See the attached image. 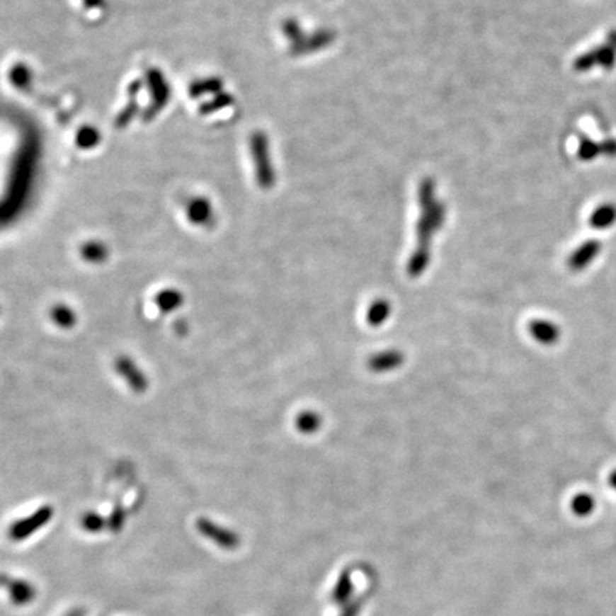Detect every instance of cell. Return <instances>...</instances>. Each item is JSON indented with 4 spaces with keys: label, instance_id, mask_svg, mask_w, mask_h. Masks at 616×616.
<instances>
[{
    "label": "cell",
    "instance_id": "6da1fadb",
    "mask_svg": "<svg viewBox=\"0 0 616 616\" xmlns=\"http://www.w3.org/2000/svg\"><path fill=\"white\" fill-rule=\"evenodd\" d=\"M50 518H52V509L49 506L40 508L33 513V515L15 523L9 530V537L16 542L28 540L33 532L45 527L50 521Z\"/></svg>",
    "mask_w": 616,
    "mask_h": 616
},
{
    "label": "cell",
    "instance_id": "7a4b0ae2",
    "mask_svg": "<svg viewBox=\"0 0 616 616\" xmlns=\"http://www.w3.org/2000/svg\"><path fill=\"white\" fill-rule=\"evenodd\" d=\"M197 528H198L201 535H204L205 538L210 540L216 545H219L222 549L234 551L241 544V541L236 532H233L232 530L223 528V527H220L209 520H200L197 524Z\"/></svg>",
    "mask_w": 616,
    "mask_h": 616
},
{
    "label": "cell",
    "instance_id": "3957f363",
    "mask_svg": "<svg viewBox=\"0 0 616 616\" xmlns=\"http://www.w3.org/2000/svg\"><path fill=\"white\" fill-rule=\"evenodd\" d=\"M616 63V49L610 45L599 46L582 56H579L574 62V67L578 72H588L595 66H602L605 69H612Z\"/></svg>",
    "mask_w": 616,
    "mask_h": 616
},
{
    "label": "cell",
    "instance_id": "277c9868",
    "mask_svg": "<svg viewBox=\"0 0 616 616\" xmlns=\"http://www.w3.org/2000/svg\"><path fill=\"white\" fill-rule=\"evenodd\" d=\"M4 586H6L9 599L16 606H26L32 603L36 599L38 591L33 583H30L26 579H15V578H6L5 575L0 576Z\"/></svg>",
    "mask_w": 616,
    "mask_h": 616
},
{
    "label": "cell",
    "instance_id": "5b68a950",
    "mask_svg": "<svg viewBox=\"0 0 616 616\" xmlns=\"http://www.w3.org/2000/svg\"><path fill=\"white\" fill-rule=\"evenodd\" d=\"M600 243L598 240H588L581 244L568 258V267L574 271L586 268L599 254Z\"/></svg>",
    "mask_w": 616,
    "mask_h": 616
},
{
    "label": "cell",
    "instance_id": "8992f818",
    "mask_svg": "<svg viewBox=\"0 0 616 616\" xmlns=\"http://www.w3.org/2000/svg\"><path fill=\"white\" fill-rule=\"evenodd\" d=\"M354 591H355V586H354V582H353L351 571L350 569H344L340 574V576H338V579H337V582H336V585H334V588L331 591L330 599H331V602L334 605L343 608L344 605H347L350 600L354 599L353 598L354 596Z\"/></svg>",
    "mask_w": 616,
    "mask_h": 616
},
{
    "label": "cell",
    "instance_id": "52a82bcc",
    "mask_svg": "<svg viewBox=\"0 0 616 616\" xmlns=\"http://www.w3.org/2000/svg\"><path fill=\"white\" fill-rule=\"evenodd\" d=\"M530 331L532 337L545 346L555 344L561 337V330L551 321L535 320L530 324Z\"/></svg>",
    "mask_w": 616,
    "mask_h": 616
},
{
    "label": "cell",
    "instance_id": "ba28073f",
    "mask_svg": "<svg viewBox=\"0 0 616 616\" xmlns=\"http://www.w3.org/2000/svg\"><path fill=\"white\" fill-rule=\"evenodd\" d=\"M616 223V205L613 203H603L596 207L591 217L589 224L595 230H606Z\"/></svg>",
    "mask_w": 616,
    "mask_h": 616
},
{
    "label": "cell",
    "instance_id": "9c48e42d",
    "mask_svg": "<svg viewBox=\"0 0 616 616\" xmlns=\"http://www.w3.org/2000/svg\"><path fill=\"white\" fill-rule=\"evenodd\" d=\"M599 154H602V149H600V143H595L588 137H582L579 140V147H578V156L581 160L583 161H591L595 157H598Z\"/></svg>",
    "mask_w": 616,
    "mask_h": 616
},
{
    "label": "cell",
    "instance_id": "30bf717a",
    "mask_svg": "<svg viewBox=\"0 0 616 616\" xmlns=\"http://www.w3.org/2000/svg\"><path fill=\"white\" fill-rule=\"evenodd\" d=\"M571 506L578 517H586L595 508V499L588 494H579L572 499Z\"/></svg>",
    "mask_w": 616,
    "mask_h": 616
},
{
    "label": "cell",
    "instance_id": "8fae6325",
    "mask_svg": "<svg viewBox=\"0 0 616 616\" xmlns=\"http://www.w3.org/2000/svg\"><path fill=\"white\" fill-rule=\"evenodd\" d=\"M364 599H365V595L354 598L353 600H350L347 605L343 606L341 613H340L338 616H358L360 612H361V609H363Z\"/></svg>",
    "mask_w": 616,
    "mask_h": 616
},
{
    "label": "cell",
    "instance_id": "7c38bea8",
    "mask_svg": "<svg viewBox=\"0 0 616 616\" xmlns=\"http://www.w3.org/2000/svg\"><path fill=\"white\" fill-rule=\"evenodd\" d=\"M103 524H105V521H103L98 515H96V513H87V515H84L81 520L83 528L89 532H98L103 527H105Z\"/></svg>",
    "mask_w": 616,
    "mask_h": 616
},
{
    "label": "cell",
    "instance_id": "4fadbf2b",
    "mask_svg": "<svg viewBox=\"0 0 616 616\" xmlns=\"http://www.w3.org/2000/svg\"><path fill=\"white\" fill-rule=\"evenodd\" d=\"M399 361V357L397 354H388V355H381V357H375L372 361V367L375 370H387L392 365H395Z\"/></svg>",
    "mask_w": 616,
    "mask_h": 616
},
{
    "label": "cell",
    "instance_id": "5bb4252c",
    "mask_svg": "<svg viewBox=\"0 0 616 616\" xmlns=\"http://www.w3.org/2000/svg\"><path fill=\"white\" fill-rule=\"evenodd\" d=\"M600 149H602V154L613 157L616 156V139H608L605 142L600 143Z\"/></svg>",
    "mask_w": 616,
    "mask_h": 616
},
{
    "label": "cell",
    "instance_id": "9a60e30c",
    "mask_svg": "<svg viewBox=\"0 0 616 616\" xmlns=\"http://www.w3.org/2000/svg\"><path fill=\"white\" fill-rule=\"evenodd\" d=\"M609 484H610L612 488L616 489V471H613V472L610 474V477H609Z\"/></svg>",
    "mask_w": 616,
    "mask_h": 616
}]
</instances>
